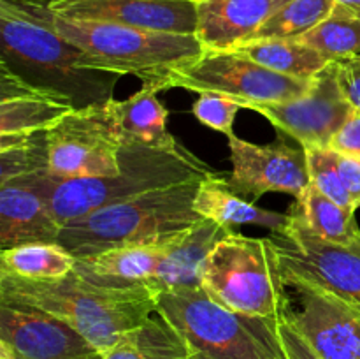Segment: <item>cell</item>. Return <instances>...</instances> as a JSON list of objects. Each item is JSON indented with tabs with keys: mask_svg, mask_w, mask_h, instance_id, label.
<instances>
[{
	"mask_svg": "<svg viewBox=\"0 0 360 359\" xmlns=\"http://www.w3.org/2000/svg\"><path fill=\"white\" fill-rule=\"evenodd\" d=\"M213 175L217 171L211 165L179 143L172 148H151L122 139L118 175L95 178L53 176L49 206L55 220L65 225L141 194Z\"/></svg>",
	"mask_w": 360,
	"mask_h": 359,
	"instance_id": "277c9868",
	"label": "cell"
},
{
	"mask_svg": "<svg viewBox=\"0 0 360 359\" xmlns=\"http://www.w3.org/2000/svg\"><path fill=\"white\" fill-rule=\"evenodd\" d=\"M334 6L336 4L333 0H290L274 13L250 41L302 37L326 20L333 13Z\"/></svg>",
	"mask_w": 360,
	"mask_h": 359,
	"instance_id": "83f0119b",
	"label": "cell"
},
{
	"mask_svg": "<svg viewBox=\"0 0 360 359\" xmlns=\"http://www.w3.org/2000/svg\"><path fill=\"white\" fill-rule=\"evenodd\" d=\"M355 62H357V63H360V58H359V60H355Z\"/></svg>",
	"mask_w": 360,
	"mask_h": 359,
	"instance_id": "f35d334b",
	"label": "cell"
},
{
	"mask_svg": "<svg viewBox=\"0 0 360 359\" xmlns=\"http://www.w3.org/2000/svg\"><path fill=\"white\" fill-rule=\"evenodd\" d=\"M304 44L322 53L330 62H350L360 58V14L343 6H334L333 13L299 37Z\"/></svg>",
	"mask_w": 360,
	"mask_h": 359,
	"instance_id": "4316f807",
	"label": "cell"
},
{
	"mask_svg": "<svg viewBox=\"0 0 360 359\" xmlns=\"http://www.w3.org/2000/svg\"><path fill=\"white\" fill-rule=\"evenodd\" d=\"M280 336L288 359H322L285 317L280 320Z\"/></svg>",
	"mask_w": 360,
	"mask_h": 359,
	"instance_id": "e575fe53",
	"label": "cell"
},
{
	"mask_svg": "<svg viewBox=\"0 0 360 359\" xmlns=\"http://www.w3.org/2000/svg\"><path fill=\"white\" fill-rule=\"evenodd\" d=\"M290 0H202L197 2V39L207 51H229L248 42Z\"/></svg>",
	"mask_w": 360,
	"mask_h": 359,
	"instance_id": "e0dca14e",
	"label": "cell"
},
{
	"mask_svg": "<svg viewBox=\"0 0 360 359\" xmlns=\"http://www.w3.org/2000/svg\"><path fill=\"white\" fill-rule=\"evenodd\" d=\"M200 287L218 305L253 317L281 320L288 287L269 238L232 231L214 245L202 267Z\"/></svg>",
	"mask_w": 360,
	"mask_h": 359,
	"instance_id": "52a82bcc",
	"label": "cell"
},
{
	"mask_svg": "<svg viewBox=\"0 0 360 359\" xmlns=\"http://www.w3.org/2000/svg\"><path fill=\"white\" fill-rule=\"evenodd\" d=\"M49 172L56 178H95L120 172V136L112 99L72 109L46 130Z\"/></svg>",
	"mask_w": 360,
	"mask_h": 359,
	"instance_id": "9c48e42d",
	"label": "cell"
},
{
	"mask_svg": "<svg viewBox=\"0 0 360 359\" xmlns=\"http://www.w3.org/2000/svg\"><path fill=\"white\" fill-rule=\"evenodd\" d=\"M171 243L116 246L94 256L76 257L74 273L102 287L150 289Z\"/></svg>",
	"mask_w": 360,
	"mask_h": 359,
	"instance_id": "ac0fdd59",
	"label": "cell"
},
{
	"mask_svg": "<svg viewBox=\"0 0 360 359\" xmlns=\"http://www.w3.org/2000/svg\"><path fill=\"white\" fill-rule=\"evenodd\" d=\"M202 180L151 190L132 199L62 225L60 245L74 257H88L116 246L164 245L206 220L193 208Z\"/></svg>",
	"mask_w": 360,
	"mask_h": 359,
	"instance_id": "3957f363",
	"label": "cell"
},
{
	"mask_svg": "<svg viewBox=\"0 0 360 359\" xmlns=\"http://www.w3.org/2000/svg\"><path fill=\"white\" fill-rule=\"evenodd\" d=\"M0 303L51 313L104 354L157 313V294L151 289L102 287L74 271L58 280H25L0 273Z\"/></svg>",
	"mask_w": 360,
	"mask_h": 359,
	"instance_id": "7a4b0ae2",
	"label": "cell"
},
{
	"mask_svg": "<svg viewBox=\"0 0 360 359\" xmlns=\"http://www.w3.org/2000/svg\"><path fill=\"white\" fill-rule=\"evenodd\" d=\"M72 106L25 83L0 63V134L46 132Z\"/></svg>",
	"mask_w": 360,
	"mask_h": 359,
	"instance_id": "d6986e66",
	"label": "cell"
},
{
	"mask_svg": "<svg viewBox=\"0 0 360 359\" xmlns=\"http://www.w3.org/2000/svg\"><path fill=\"white\" fill-rule=\"evenodd\" d=\"M232 231L234 229L224 227L213 220H202L176 238L167 246L160 267L151 280V291L158 296L160 292L200 287L202 267L211 250Z\"/></svg>",
	"mask_w": 360,
	"mask_h": 359,
	"instance_id": "ffe728a7",
	"label": "cell"
},
{
	"mask_svg": "<svg viewBox=\"0 0 360 359\" xmlns=\"http://www.w3.org/2000/svg\"><path fill=\"white\" fill-rule=\"evenodd\" d=\"M338 81L352 108L360 113V63L355 60L338 62Z\"/></svg>",
	"mask_w": 360,
	"mask_h": 359,
	"instance_id": "1f68e13d",
	"label": "cell"
},
{
	"mask_svg": "<svg viewBox=\"0 0 360 359\" xmlns=\"http://www.w3.org/2000/svg\"><path fill=\"white\" fill-rule=\"evenodd\" d=\"M338 169L354 204V210L357 211V208H360V157L338 153Z\"/></svg>",
	"mask_w": 360,
	"mask_h": 359,
	"instance_id": "836d02e7",
	"label": "cell"
},
{
	"mask_svg": "<svg viewBox=\"0 0 360 359\" xmlns=\"http://www.w3.org/2000/svg\"><path fill=\"white\" fill-rule=\"evenodd\" d=\"M243 109L262 115L280 134L290 136L302 148H330L355 109L338 81V62H330L311 80L301 99L288 102H246Z\"/></svg>",
	"mask_w": 360,
	"mask_h": 359,
	"instance_id": "8fae6325",
	"label": "cell"
},
{
	"mask_svg": "<svg viewBox=\"0 0 360 359\" xmlns=\"http://www.w3.org/2000/svg\"><path fill=\"white\" fill-rule=\"evenodd\" d=\"M229 148L232 162L229 185L241 197L257 201L267 192L299 197L309 185L306 150L292 146L281 136L269 144H255L232 134Z\"/></svg>",
	"mask_w": 360,
	"mask_h": 359,
	"instance_id": "4fadbf2b",
	"label": "cell"
},
{
	"mask_svg": "<svg viewBox=\"0 0 360 359\" xmlns=\"http://www.w3.org/2000/svg\"><path fill=\"white\" fill-rule=\"evenodd\" d=\"M309 182L340 206L354 210L348 190L338 169V153L333 148H304Z\"/></svg>",
	"mask_w": 360,
	"mask_h": 359,
	"instance_id": "f546056e",
	"label": "cell"
},
{
	"mask_svg": "<svg viewBox=\"0 0 360 359\" xmlns=\"http://www.w3.org/2000/svg\"><path fill=\"white\" fill-rule=\"evenodd\" d=\"M0 355L7 359H104L105 354L51 313L0 303Z\"/></svg>",
	"mask_w": 360,
	"mask_h": 359,
	"instance_id": "5bb4252c",
	"label": "cell"
},
{
	"mask_svg": "<svg viewBox=\"0 0 360 359\" xmlns=\"http://www.w3.org/2000/svg\"><path fill=\"white\" fill-rule=\"evenodd\" d=\"M42 14L62 37L94 58L95 67L144 83L160 81L172 70L188 67L206 53L197 35L150 32L105 21L72 20L55 13L49 0H39Z\"/></svg>",
	"mask_w": 360,
	"mask_h": 359,
	"instance_id": "8992f818",
	"label": "cell"
},
{
	"mask_svg": "<svg viewBox=\"0 0 360 359\" xmlns=\"http://www.w3.org/2000/svg\"><path fill=\"white\" fill-rule=\"evenodd\" d=\"M193 2H202V0H193Z\"/></svg>",
	"mask_w": 360,
	"mask_h": 359,
	"instance_id": "74e56055",
	"label": "cell"
},
{
	"mask_svg": "<svg viewBox=\"0 0 360 359\" xmlns=\"http://www.w3.org/2000/svg\"><path fill=\"white\" fill-rule=\"evenodd\" d=\"M157 83H143V88L125 101L112 99L116 122L122 139L144 144L151 148H172L178 141L167 130V109L157 95Z\"/></svg>",
	"mask_w": 360,
	"mask_h": 359,
	"instance_id": "7402d4cb",
	"label": "cell"
},
{
	"mask_svg": "<svg viewBox=\"0 0 360 359\" xmlns=\"http://www.w3.org/2000/svg\"><path fill=\"white\" fill-rule=\"evenodd\" d=\"M330 148L338 153L360 157V113L355 111L343 129L334 136Z\"/></svg>",
	"mask_w": 360,
	"mask_h": 359,
	"instance_id": "d6a6232c",
	"label": "cell"
},
{
	"mask_svg": "<svg viewBox=\"0 0 360 359\" xmlns=\"http://www.w3.org/2000/svg\"><path fill=\"white\" fill-rule=\"evenodd\" d=\"M49 169L46 132L0 134V183Z\"/></svg>",
	"mask_w": 360,
	"mask_h": 359,
	"instance_id": "f1b7e54d",
	"label": "cell"
},
{
	"mask_svg": "<svg viewBox=\"0 0 360 359\" xmlns=\"http://www.w3.org/2000/svg\"><path fill=\"white\" fill-rule=\"evenodd\" d=\"M246 58L285 76L313 80L330 63L329 58L299 39H260L234 48Z\"/></svg>",
	"mask_w": 360,
	"mask_h": 359,
	"instance_id": "cb8c5ba5",
	"label": "cell"
},
{
	"mask_svg": "<svg viewBox=\"0 0 360 359\" xmlns=\"http://www.w3.org/2000/svg\"><path fill=\"white\" fill-rule=\"evenodd\" d=\"M267 238L283 282H304L360 305V239L354 245L329 243L292 215L281 231L271 232Z\"/></svg>",
	"mask_w": 360,
	"mask_h": 359,
	"instance_id": "30bf717a",
	"label": "cell"
},
{
	"mask_svg": "<svg viewBox=\"0 0 360 359\" xmlns=\"http://www.w3.org/2000/svg\"><path fill=\"white\" fill-rule=\"evenodd\" d=\"M55 13L72 20L105 21L150 32L197 34L193 0H49Z\"/></svg>",
	"mask_w": 360,
	"mask_h": 359,
	"instance_id": "9a60e30c",
	"label": "cell"
},
{
	"mask_svg": "<svg viewBox=\"0 0 360 359\" xmlns=\"http://www.w3.org/2000/svg\"><path fill=\"white\" fill-rule=\"evenodd\" d=\"M49 169L0 183V248L32 241H58L62 225L49 206Z\"/></svg>",
	"mask_w": 360,
	"mask_h": 359,
	"instance_id": "2e32d148",
	"label": "cell"
},
{
	"mask_svg": "<svg viewBox=\"0 0 360 359\" xmlns=\"http://www.w3.org/2000/svg\"><path fill=\"white\" fill-rule=\"evenodd\" d=\"M333 2L338 4V6H343V7H347V9L360 14V0H333Z\"/></svg>",
	"mask_w": 360,
	"mask_h": 359,
	"instance_id": "d590c367",
	"label": "cell"
},
{
	"mask_svg": "<svg viewBox=\"0 0 360 359\" xmlns=\"http://www.w3.org/2000/svg\"><path fill=\"white\" fill-rule=\"evenodd\" d=\"M157 313L188 345L192 359H288L280 320L232 312L202 287L160 292Z\"/></svg>",
	"mask_w": 360,
	"mask_h": 359,
	"instance_id": "5b68a950",
	"label": "cell"
},
{
	"mask_svg": "<svg viewBox=\"0 0 360 359\" xmlns=\"http://www.w3.org/2000/svg\"><path fill=\"white\" fill-rule=\"evenodd\" d=\"M0 63L30 87L74 109L105 104L122 74L98 70L94 58L51 27L39 0H0Z\"/></svg>",
	"mask_w": 360,
	"mask_h": 359,
	"instance_id": "6da1fadb",
	"label": "cell"
},
{
	"mask_svg": "<svg viewBox=\"0 0 360 359\" xmlns=\"http://www.w3.org/2000/svg\"><path fill=\"white\" fill-rule=\"evenodd\" d=\"M193 208L206 220L231 229L234 225H259L274 232L281 231L288 222L287 213L267 211L236 194L229 185L227 175L220 172L200 182Z\"/></svg>",
	"mask_w": 360,
	"mask_h": 359,
	"instance_id": "44dd1931",
	"label": "cell"
},
{
	"mask_svg": "<svg viewBox=\"0 0 360 359\" xmlns=\"http://www.w3.org/2000/svg\"><path fill=\"white\" fill-rule=\"evenodd\" d=\"M288 215L297 218L308 231L329 243L354 245L360 239L355 211L334 203L311 182L302 190L301 196L295 197Z\"/></svg>",
	"mask_w": 360,
	"mask_h": 359,
	"instance_id": "603a6c76",
	"label": "cell"
},
{
	"mask_svg": "<svg viewBox=\"0 0 360 359\" xmlns=\"http://www.w3.org/2000/svg\"><path fill=\"white\" fill-rule=\"evenodd\" d=\"M0 359H7V358H6V355H0Z\"/></svg>",
	"mask_w": 360,
	"mask_h": 359,
	"instance_id": "8d00e7d4",
	"label": "cell"
},
{
	"mask_svg": "<svg viewBox=\"0 0 360 359\" xmlns=\"http://www.w3.org/2000/svg\"><path fill=\"white\" fill-rule=\"evenodd\" d=\"M76 257L58 241H32L2 250L0 273L25 280H58L74 271Z\"/></svg>",
	"mask_w": 360,
	"mask_h": 359,
	"instance_id": "d4e9b609",
	"label": "cell"
},
{
	"mask_svg": "<svg viewBox=\"0 0 360 359\" xmlns=\"http://www.w3.org/2000/svg\"><path fill=\"white\" fill-rule=\"evenodd\" d=\"M104 359H192L188 345L162 315L127 333Z\"/></svg>",
	"mask_w": 360,
	"mask_h": 359,
	"instance_id": "484cf974",
	"label": "cell"
},
{
	"mask_svg": "<svg viewBox=\"0 0 360 359\" xmlns=\"http://www.w3.org/2000/svg\"><path fill=\"white\" fill-rule=\"evenodd\" d=\"M285 319L322 359H360V305L299 280H285Z\"/></svg>",
	"mask_w": 360,
	"mask_h": 359,
	"instance_id": "7c38bea8",
	"label": "cell"
},
{
	"mask_svg": "<svg viewBox=\"0 0 360 359\" xmlns=\"http://www.w3.org/2000/svg\"><path fill=\"white\" fill-rule=\"evenodd\" d=\"M241 104L225 95L211 94V92H202L199 94V99L193 102L192 113L202 125L210 129L218 130L225 136L234 134V120L239 113Z\"/></svg>",
	"mask_w": 360,
	"mask_h": 359,
	"instance_id": "4dcf8cb0",
	"label": "cell"
},
{
	"mask_svg": "<svg viewBox=\"0 0 360 359\" xmlns=\"http://www.w3.org/2000/svg\"><path fill=\"white\" fill-rule=\"evenodd\" d=\"M157 84L162 92L169 88H183L197 94L211 92L225 95L239 102L243 108L246 102H288L301 99L311 88V80L274 73L234 49H206L199 60L188 67L172 70L157 81Z\"/></svg>",
	"mask_w": 360,
	"mask_h": 359,
	"instance_id": "ba28073f",
	"label": "cell"
}]
</instances>
